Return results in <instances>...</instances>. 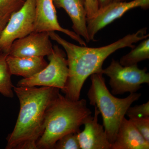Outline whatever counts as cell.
Listing matches in <instances>:
<instances>
[{"instance_id":"cell-8","label":"cell","mask_w":149,"mask_h":149,"mask_svg":"<svg viewBox=\"0 0 149 149\" xmlns=\"http://www.w3.org/2000/svg\"><path fill=\"white\" fill-rule=\"evenodd\" d=\"M149 0H133L129 2L113 1L100 8L92 18L87 19V29L90 41H95V36L101 29L116 19L120 18L128 10L136 8L146 9Z\"/></svg>"},{"instance_id":"cell-22","label":"cell","mask_w":149,"mask_h":149,"mask_svg":"<svg viewBox=\"0 0 149 149\" xmlns=\"http://www.w3.org/2000/svg\"><path fill=\"white\" fill-rule=\"evenodd\" d=\"M98 3L99 8L103 7L107 5L113 1V0H97Z\"/></svg>"},{"instance_id":"cell-21","label":"cell","mask_w":149,"mask_h":149,"mask_svg":"<svg viewBox=\"0 0 149 149\" xmlns=\"http://www.w3.org/2000/svg\"><path fill=\"white\" fill-rule=\"evenodd\" d=\"M85 8L87 19L92 18L97 13L99 8L97 0H85Z\"/></svg>"},{"instance_id":"cell-4","label":"cell","mask_w":149,"mask_h":149,"mask_svg":"<svg viewBox=\"0 0 149 149\" xmlns=\"http://www.w3.org/2000/svg\"><path fill=\"white\" fill-rule=\"evenodd\" d=\"M91 84L87 96L90 104L96 107L102 115L103 125L111 144L116 138L118 128L128 108L139 100L141 93H130L124 98H118L111 93L102 73L91 75Z\"/></svg>"},{"instance_id":"cell-13","label":"cell","mask_w":149,"mask_h":149,"mask_svg":"<svg viewBox=\"0 0 149 149\" xmlns=\"http://www.w3.org/2000/svg\"><path fill=\"white\" fill-rule=\"evenodd\" d=\"M149 143L133 123L125 117L118 128L111 149H149Z\"/></svg>"},{"instance_id":"cell-25","label":"cell","mask_w":149,"mask_h":149,"mask_svg":"<svg viewBox=\"0 0 149 149\" xmlns=\"http://www.w3.org/2000/svg\"><path fill=\"white\" fill-rule=\"evenodd\" d=\"M2 30H2V29H0V35H1V32L2 31ZM1 53L2 52H1V51H0V53Z\"/></svg>"},{"instance_id":"cell-2","label":"cell","mask_w":149,"mask_h":149,"mask_svg":"<svg viewBox=\"0 0 149 149\" xmlns=\"http://www.w3.org/2000/svg\"><path fill=\"white\" fill-rule=\"evenodd\" d=\"M50 87H13L20 109L13 131L7 138L6 149H37V141L44 132L46 111L59 93Z\"/></svg>"},{"instance_id":"cell-12","label":"cell","mask_w":149,"mask_h":149,"mask_svg":"<svg viewBox=\"0 0 149 149\" xmlns=\"http://www.w3.org/2000/svg\"><path fill=\"white\" fill-rule=\"evenodd\" d=\"M53 1L56 7L63 8L68 15L72 22L74 32L89 42L85 0H53Z\"/></svg>"},{"instance_id":"cell-19","label":"cell","mask_w":149,"mask_h":149,"mask_svg":"<svg viewBox=\"0 0 149 149\" xmlns=\"http://www.w3.org/2000/svg\"><path fill=\"white\" fill-rule=\"evenodd\" d=\"M129 120L149 143V117L130 116Z\"/></svg>"},{"instance_id":"cell-23","label":"cell","mask_w":149,"mask_h":149,"mask_svg":"<svg viewBox=\"0 0 149 149\" xmlns=\"http://www.w3.org/2000/svg\"><path fill=\"white\" fill-rule=\"evenodd\" d=\"M8 19L0 17V29L3 30L8 22Z\"/></svg>"},{"instance_id":"cell-3","label":"cell","mask_w":149,"mask_h":149,"mask_svg":"<svg viewBox=\"0 0 149 149\" xmlns=\"http://www.w3.org/2000/svg\"><path fill=\"white\" fill-rule=\"evenodd\" d=\"M91 114L85 99L72 100L59 93L46 111L44 132L37 141V149H53L63 136L80 131Z\"/></svg>"},{"instance_id":"cell-24","label":"cell","mask_w":149,"mask_h":149,"mask_svg":"<svg viewBox=\"0 0 149 149\" xmlns=\"http://www.w3.org/2000/svg\"><path fill=\"white\" fill-rule=\"evenodd\" d=\"M124 1L126 0H113V1Z\"/></svg>"},{"instance_id":"cell-7","label":"cell","mask_w":149,"mask_h":149,"mask_svg":"<svg viewBox=\"0 0 149 149\" xmlns=\"http://www.w3.org/2000/svg\"><path fill=\"white\" fill-rule=\"evenodd\" d=\"M36 0H26L13 14L0 35V51L8 54L13 43L34 32Z\"/></svg>"},{"instance_id":"cell-14","label":"cell","mask_w":149,"mask_h":149,"mask_svg":"<svg viewBox=\"0 0 149 149\" xmlns=\"http://www.w3.org/2000/svg\"><path fill=\"white\" fill-rule=\"evenodd\" d=\"M6 61L11 75L23 78L32 77L45 68L48 63L43 57H16L8 55Z\"/></svg>"},{"instance_id":"cell-6","label":"cell","mask_w":149,"mask_h":149,"mask_svg":"<svg viewBox=\"0 0 149 149\" xmlns=\"http://www.w3.org/2000/svg\"><path fill=\"white\" fill-rule=\"evenodd\" d=\"M103 74L109 77V84L113 95L135 93L143 84H149L147 68L140 69L138 65L123 66L118 61L112 59L110 64L103 69Z\"/></svg>"},{"instance_id":"cell-20","label":"cell","mask_w":149,"mask_h":149,"mask_svg":"<svg viewBox=\"0 0 149 149\" xmlns=\"http://www.w3.org/2000/svg\"><path fill=\"white\" fill-rule=\"evenodd\" d=\"M125 115L128 117L130 116L149 117V102L139 105L129 107Z\"/></svg>"},{"instance_id":"cell-10","label":"cell","mask_w":149,"mask_h":149,"mask_svg":"<svg viewBox=\"0 0 149 149\" xmlns=\"http://www.w3.org/2000/svg\"><path fill=\"white\" fill-rule=\"evenodd\" d=\"M53 48L49 32H33L15 41L8 55L21 57H44L52 53Z\"/></svg>"},{"instance_id":"cell-9","label":"cell","mask_w":149,"mask_h":149,"mask_svg":"<svg viewBox=\"0 0 149 149\" xmlns=\"http://www.w3.org/2000/svg\"><path fill=\"white\" fill-rule=\"evenodd\" d=\"M55 31L64 33L80 45L86 46L85 41L80 36L60 25L53 0H36L34 32Z\"/></svg>"},{"instance_id":"cell-15","label":"cell","mask_w":149,"mask_h":149,"mask_svg":"<svg viewBox=\"0 0 149 149\" xmlns=\"http://www.w3.org/2000/svg\"><path fill=\"white\" fill-rule=\"evenodd\" d=\"M149 58L148 37L141 41L137 47L132 48L130 52L120 58L119 62L123 66L138 65L140 62Z\"/></svg>"},{"instance_id":"cell-11","label":"cell","mask_w":149,"mask_h":149,"mask_svg":"<svg viewBox=\"0 0 149 149\" xmlns=\"http://www.w3.org/2000/svg\"><path fill=\"white\" fill-rule=\"evenodd\" d=\"M95 108L94 116L91 115L86 119L83 124L84 130L77 133L80 149H111V143L103 125L98 122L100 111Z\"/></svg>"},{"instance_id":"cell-18","label":"cell","mask_w":149,"mask_h":149,"mask_svg":"<svg viewBox=\"0 0 149 149\" xmlns=\"http://www.w3.org/2000/svg\"><path fill=\"white\" fill-rule=\"evenodd\" d=\"M77 133H70L62 137L56 142L53 149H80Z\"/></svg>"},{"instance_id":"cell-5","label":"cell","mask_w":149,"mask_h":149,"mask_svg":"<svg viewBox=\"0 0 149 149\" xmlns=\"http://www.w3.org/2000/svg\"><path fill=\"white\" fill-rule=\"evenodd\" d=\"M49 63L40 72L32 77L22 78L17 83L18 87H50L64 91L68 75L65 54L57 46H54L47 56Z\"/></svg>"},{"instance_id":"cell-16","label":"cell","mask_w":149,"mask_h":149,"mask_svg":"<svg viewBox=\"0 0 149 149\" xmlns=\"http://www.w3.org/2000/svg\"><path fill=\"white\" fill-rule=\"evenodd\" d=\"M8 54L0 53V93L8 98L13 97V85L12 83L11 74L6 61Z\"/></svg>"},{"instance_id":"cell-1","label":"cell","mask_w":149,"mask_h":149,"mask_svg":"<svg viewBox=\"0 0 149 149\" xmlns=\"http://www.w3.org/2000/svg\"><path fill=\"white\" fill-rule=\"evenodd\" d=\"M49 34L51 40L61 45L66 52L68 75L63 92L67 97L72 100L80 99L83 85L89 76L95 73H102L103 64L110 55L122 48L132 49L135 47L133 44L149 36L147 28L145 27L110 45L91 48L69 42L55 32H49Z\"/></svg>"},{"instance_id":"cell-17","label":"cell","mask_w":149,"mask_h":149,"mask_svg":"<svg viewBox=\"0 0 149 149\" xmlns=\"http://www.w3.org/2000/svg\"><path fill=\"white\" fill-rule=\"evenodd\" d=\"M26 0H0V17L9 19L11 15L22 7Z\"/></svg>"}]
</instances>
